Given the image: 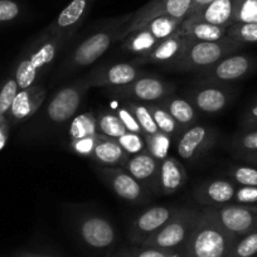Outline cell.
I'll list each match as a JSON object with an SVG mask.
<instances>
[{
  "label": "cell",
  "mask_w": 257,
  "mask_h": 257,
  "mask_svg": "<svg viewBox=\"0 0 257 257\" xmlns=\"http://www.w3.org/2000/svg\"><path fill=\"white\" fill-rule=\"evenodd\" d=\"M236 239L201 211V218L184 244L185 256L228 257Z\"/></svg>",
  "instance_id": "obj_1"
},
{
  "label": "cell",
  "mask_w": 257,
  "mask_h": 257,
  "mask_svg": "<svg viewBox=\"0 0 257 257\" xmlns=\"http://www.w3.org/2000/svg\"><path fill=\"white\" fill-rule=\"evenodd\" d=\"M242 44L229 38L216 42H192L188 41L184 52L178 61L172 64L177 71H201L217 63L224 57L233 54L242 48Z\"/></svg>",
  "instance_id": "obj_2"
},
{
  "label": "cell",
  "mask_w": 257,
  "mask_h": 257,
  "mask_svg": "<svg viewBox=\"0 0 257 257\" xmlns=\"http://www.w3.org/2000/svg\"><path fill=\"white\" fill-rule=\"evenodd\" d=\"M199 218H201V211L192 208H178L172 218L159 231L145 239L140 246L167 249V251L180 248L187 243Z\"/></svg>",
  "instance_id": "obj_3"
},
{
  "label": "cell",
  "mask_w": 257,
  "mask_h": 257,
  "mask_svg": "<svg viewBox=\"0 0 257 257\" xmlns=\"http://www.w3.org/2000/svg\"><path fill=\"white\" fill-rule=\"evenodd\" d=\"M133 16H134V13L111 22L108 27L91 34L88 38L81 42L71 56L70 62H68V68L76 70V68L87 67L93 62L97 61L106 51H108L113 42L120 39L121 32L125 28L126 24L130 22Z\"/></svg>",
  "instance_id": "obj_4"
},
{
  "label": "cell",
  "mask_w": 257,
  "mask_h": 257,
  "mask_svg": "<svg viewBox=\"0 0 257 257\" xmlns=\"http://www.w3.org/2000/svg\"><path fill=\"white\" fill-rule=\"evenodd\" d=\"M202 212L234 238L257 229V206L228 203L204 207Z\"/></svg>",
  "instance_id": "obj_5"
},
{
  "label": "cell",
  "mask_w": 257,
  "mask_h": 257,
  "mask_svg": "<svg viewBox=\"0 0 257 257\" xmlns=\"http://www.w3.org/2000/svg\"><path fill=\"white\" fill-rule=\"evenodd\" d=\"M257 70V57L251 54H229L217 63L201 70L207 83L229 85L248 77Z\"/></svg>",
  "instance_id": "obj_6"
},
{
  "label": "cell",
  "mask_w": 257,
  "mask_h": 257,
  "mask_svg": "<svg viewBox=\"0 0 257 257\" xmlns=\"http://www.w3.org/2000/svg\"><path fill=\"white\" fill-rule=\"evenodd\" d=\"M174 91L175 86L173 83L167 82L160 77L145 75L132 83L110 88L113 97L144 103L160 102L165 97L173 95Z\"/></svg>",
  "instance_id": "obj_7"
},
{
  "label": "cell",
  "mask_w": 257,
  "mask_h": 257,
  "mask_svg": "<svg viewBox=\"0 0 257 257\" xmlns=\"http://www.w3.org/2000/svg\"><path fill=\"white\" fill-rule=\"evenodd\" d=\"M192 0H152L148 6L134 13L125 28L120 34V39L126 38L128 34L144 28L149 22L158 17H173L178 19H185L189 14Z\"/></svg>",
  "instance_id": "obj_8"
},
{
  "label": "cell",
  "mask_w": 257,
  "mask_h": 257,
  "mask_svg": "<svg viewBox=\"0 0 257 257\" xmlns=\"http://www.w3.org/2000/svg\"><path fill=\"white\" fill-rule=\"evenodd\" d=\"M90 90L87 80L75 81L58 91L47 106V117L53 123H63L73 117L80 108L86 92Z\"/></svg>",
  "instance_id": "obj_9"
},
{
  "label": "cell",
  "mask_w": 257,
  "mask_h": 257,
  "mask_svg": "<svg viewBox=\"0 0 257 257\" xmlns=\"http://www.w3.org/2000/svg\"><path fill=\"white\" fill-rule=\"evenodd\" d=\"M101 179L108 188L128 203H144L148 198V189L121 167H102L97 170Z\"/></svg>",
  "instance_id": "obj_10"
},
{
  "label": "cell",
  "mask_w": 257,
  "mask_h": 257,
  "mask_svg": "<svg viewBox=\"0 0 257 257\" xmlns=\"http://www.w3.org/2000/svg\"><path fill=\"white\" fill-rule=\"evenodd\" d=\"M190 91L188 100L194 108L203 113H219L226 110L236 97V92L228 85L207 83Z\"/></svg>",
  "instance_id": "obj_11"
},
{
  "label": "cell",
  "mask_w": 257,
  "mask_h": 257,
  "mask_svg": "<svg viewBox=\"0 0 257 257\" xmlns=\"http://www.w3.org/2000/svg\"><path fill=\"white\" fill-rule=\"evenodd\" d=\"M217 142V133L204 125H193L178 137L177 152L182 159L193 162L206 154Z\"/></svg>",
  "instance_id": "obj_12"
},
{
  "label": "cell",
  "mask_w": 257,
  "mask_h": 257,
  "mask_svg": "<svg viewBox=\"0 0 257 257\" xmlns=\"http://www.w3.org/2000/svg\"><path fill=\"white\" fill-rule=\"evenodd\" d=\"M143 76L144 73L140 70V66H137L133 62H128V63L111 64L108 67L93 70L86 77V80H87L90 88H113L134 82L135 80L143 77Z\"/></svg>",
  "instance_id": "obj_13"
},
{
  "label": "cell",
  "mask_w": 257,
  "mask_h": 257,
  "mask_svg": "<svg viewBox=\"0 0 257 257\" xmlns=\"http://www.w3.org/2000/svg\"><path fill=\"white\" fill-rule=\"evenodd\" d=\"M178 207L173 206H155L140 213L133 222L128 237L135 244H142L145 239L159 231L177 212Z\"/></svg>",
  "instance_id": "obj_14"
},
{
  "label": "cell",
  "mask_w": 257,
  "mask_h": 257,
  "mask_svg": "<svg viewBox=\"0 0 257 257\" xmlns=\"http://www.w3.org/2000/svg\"><path fill=\"white\" fill-rule=\"evenodd\" d=\"M77 232L83 243L93 249L110 248L117 239V233L111 222L100 216H88L81 219Z\"/></svg>",
  "instance_id": "obj_15"
},
{
  "label": "cell",
  "mask_w": 257,
  "mask_h": 257,
  "mask_svg": "<svg viewBox=\"0 0 257 257\" xmlns=\"http://www.w3.org/2000/svg\"><path fill=\"white\" fill-rule=\"evenodd\" d=\"M187 44L188 39H185L179 33V31H177L170 37L160 41L152 51L134 59L133 63L137 64V66L147 63H159L170 68L172 64L180 58Z\"/></svg>",
  "instance_id": "obj_16"
},
{
  "label": "cell",
  "mask_w": 257,
  "mask_h": 257,
  "mask_svg": "<svg viewBox=\"0 0 257 257\" xmlns=\"http://www.w3.org/2000/svg\"><path fill=\"white\" fill-rule=\"evenodd\" d=\"M121 168H123L128 174H132L148 190H152L155 194H160V162H158L149 153L144 152L128 157Z\"/></svg>",
  "instance_id": "obj_17"
},
{
  "label": "cell",
  "mask_w": 257,
  "mask_h": 257,
  "mask_svg": "<svg viewBox=\"0 0 257 257\" xmlns=\"http://www.w3.org/2000/svg\"><path fill=\"white\" fill-rule=\"evenodd\" d=\"M92 2L93 0H72L59 13L56 21L48 27L47 32L53 34V36L59 37L62 41L70 38L85 19Z\"/></svg>",
  "instance_id": "obj_18"
},
{
  "label": "cell",
  "mask_w": 257,
  "mask_h": 257,
  "mask_svg": "<svg viewBox=\"0 0 257 257\" xmlns=\"http://www.w3.org/2000/svg\"><path fill=\"white\" fill-rule=\"evenodd\" d=\"M46 97L47 90L42 86L33 85L28 88L19 90L6 117L11 123L23 122L37 112Z\"/></svg>",
  "instance_id": "obj_19"
},
{
  "label": "cell",
  "mask_w": 257,
  "mask_h": 257,
  "mask_svg": "<svg viewBox=\"0 0 257 257\" xmlns=\"http://www.w3.org/2000/svg\"><path fill=\"white\" fill-rule=\"evenodd\" d=\"M237 184L231 179H212L202 183L194 190L197 202L206 207L222 206L233 202Z\"/></svg>",
  "instance_id": "obj_20"
},
{
  "label": "cell",
  "mask_w": 257,
  "mask_h": 257,
  "mask_svg": "<svg viewBox=\"0 0 257 257\" xmlns=\"http://www.w3.org/2000/svg\"><path fill=\"white\" fill-rule=\"evenodd\" d=\"M63 42L59 37L53 36L47 31L41 38L34 42L26 58L28 59L32 67L38 72V75H41L43 71L47 70V67L51 66Z\"/></svg>",
  "instance_id": "obj_21"
},
{
  "label": "cell",
  "mask_w": 257,
  "mask_h": 257,
  "mask_svg": "<svg viewBox=\"0 0 257 257\" xmlns=\"http://www.w3.org/2000/svg\"><path fill=\"white\" fill-rule=\"evenodd\" d=\"M128 157L130 155L120 147L116 139L98 133L95 135V147L91 155L93 162L103 167H122Z\"/></svg>",
  "instance_id": "obj_22"
},
{
  "label": "cell",
  "mask_w": 257,
  "mask_h": 257,
  "mask_svg": "<svg viewBox=\"0 0 257 257\" xmlns=\"http://www.w3.org/2000/svg\"><path fill=\"white\" fill-rule=\"evenodd\" d=\"M187 179L188 177L185 168L174 157H167L160 162V194L169 196V194L178 192L184 187Z\"/></svg>",
  "instance_id": "obj_23"
},
{
  "label": "cell",
  "mask_w": 257,
  "mask_h": 257,
  "mask_svg": "<svg viewBox=\"0 0 257 257\" xmlns=\"http://www.w3.org/2000/svg\"><path fill=\"white\" fill-rule=\"evenodd\" d=\"M234 2L236 0H213L202 11L188 17V19L206 22V23L214 24V26L228 28L229 26L233 24Z\"/></svg>",
  "instance_id": "obj_24"
},
{
  "label": "cell",
  "mask_w": 257,
  "mask_h": 257,
  "mask_svg": "<svg viewBox=\"0 0 257 257\" xmlns=\"http://www.w3.org/2000/svg\"><path fill=\"white\" fill-rule=\"evenodd\" d=\"M185 39L192 42H216L226 38L227 28L206 23V22L185 19L178 29Z\"/></svg>",
  "instance_id": "obj_25"
},
{
  "label": "cell",
  "mask_w": 257,
  "mask_h": 257,
  "mask_svg": "<svg viewBox=\"0 0 257 257\" xmlns=\"http://www.w3.org/2000/svg\"><path fill=\"white\" fill-rule=\"evenodd\" d=\"M158 103H160L172 115V117L177 121L182 130L196 125L197 120H198L197 110L190 103L189 100L170 95Z\"/></svg>",
  "instance_id": "obj_26"
},
{
  "label": "cell",
  "mask_w": 257,
  "mask_h": 257,
  "mask_svg": "<svg viewBox=\"0 0 257 257\" xmlns=\"http://www.w3.org/2000/svg\"><path fill=\"white\" fill-rule=\"evenodd\" d=\"M159 42V39L155 38L148 29L142 28L139 31L134 32V33L128 34L125 41L122 42V44H121V48L125 52L142 56V54L152 51Z\"/></svg>",
  "instance_id": "obj_27"
},
{
  "label": "cell",
  "mask_w": 257,
  "mask_h": 257,
  "mask_svg": "<svg viewBox=\"0 0 257 257\" xmlns=\"http://www.w3.org/2000/svg\"><path fill=\"white\" fill-rule=\"evenodd\" d=\"M147 106L149 108L150 113H152L153 118H154L155 123H157L158 128H159V132L164 133V134L169 135L172 138L179 137L183 130L178 125L177 121L172 117V115L160 103L150 102L147 103Z\"/></svg>",
  "instance_id": "obj_28"
},
{
  "label": "cell",
  "mask_w": 257,
  "mask_h": 257,
  "mask_svg": "<svg viewBox=\"0 0 257 257\" xmlns=\"http://www.w3.org/2000/svg\"><path fill=\"white\" fill-rule=\"evenodd\" d=\"M96 122H97V133L105 137L117 139L127 133L115 112L103 111L100 115L96 116Z\"/></svg>",
  "instance_id": "obj_29"
},
{
  "label": "cell",
  "mask_w": 257,
  "mask_h": 257,
  "mask_svg": "<svg viewBox=\"0 0 257 257\" xmlns=\"http://www.w3.org/2000/svg\"><path fill=\"white\" fill-rule=\"evenodd\" d=\"M184 21L185 19H178L168 16L158 17V18L149 22L144 28L148 29L155 38L159 39V41H163V39L168 38L172 34H174L180 28V26H182V23Z\"/></svg>",
  "instance_id": "obj_30"
},
{
  "label": "cell",
  "mask_w": 257,
  "mask_h": 257,
  "mask_svg": "<svg viewBox=\"0 0 257 257\" xmlns=\"http://www.w3.org/2000/svg\"><path fill=\"white\" fill-rule=\"evenodd\" d=\"M125 106L132 111V113L139 122L143 130V135H153L159 132L147 103L137 102V101H126Z\"/></svg>",
  "instance_id": "obj_31"
},
{
  "label": "cell",
  "mask_w": 257,
  "mask_h": 257,
  "mask_svg": "<svg viewBox=\"0 0 257 257\" xmlns=\"http://www.w3.org/2000/svg\"><path fill=\"white\" fill-rule=\"evenodd\" d=\"M147 145V152L154 157L158 162H162L169 157V149L172 145V137L158 132L153 135H143Z\"/></svg>",
  "instance_id": "obj_32"
},
{
  "label": "cell",
  "mask_w": 257,
  "mask_h": 257,
  "mask_svg": "<svg viewBox=\"0 0 257 257\" xmlns=\"http://www.w3.org/2000/svg\"><path fill=\"white\" fill-rule=\"evenodd\" d=\"M96 134H97V122H96V116L92 112H85L82 115H78L71 123V140L93 137Z\"/></svg>",
  "instance_id": "obj_33"
},
{
  "label": "cell",
  "mask_w": 257,
  "mask_h": 257,
  "mask_svg": "<svg viewBox=\"0 0 257 257\" xmlns=\"http://www.w3.org/2000/svg\"><path fill=\"white\" fill-rule=\"evenodd\" d=\"M228 179L242 187H257V167L251 164H234L227 169Z\"/></svg>",
  "instance_id": "obj_34"
},
{
  "label": "cell",
  "mask_w": 257,
  "mask_h": 257,
  "mask_svg": "<svg viewBox=\"0 0 257 257\" xmlns=\"http://www.w3.org/2000/svg\"><path fill=\"white\" fill-rule=\"evenodd\" d=\"M227 38L236 43H257V23H233L227 28Z\"/></svg>",
  "instance_id": "obj_35"
},
{
  "label": "cell",
  "mask_w": 257,
  "mask_h": 257,
  "mask_svg": "<svg viewBox=\"0 0 257 257\" xmlns=\"http://www.w3.org/2000/svg\"><path fill=\"white\" fill-rule=\"evenodd\" d=\"M231 148L233 154L257 152V127L242 128L241 132L234 134Z\"/></svg>",
  "instance_id": "obj_36"
},
{
  "label": "cell",
  "mask_w": 257,
  "mask_h": 257,
  "mask_svg": "<svg viewBox=\"0 0 257 257\" xmlns=\"http://www.w3.org/2000/svg\"><path fill=\"white\" fill-rule=\"evenodd\" d=\"M228 257H257V229L237 238Z\"/></svg>",
  "instance_id": "obj_37"
},
{
  "label": "cell",
  "mask_w": 257,
  "mask_h": 257,
  "mask_svg": "<svg viewBox=\"0 0 257 257\" xmlns=\"http://www.w3.org/2000/svg\"><path fill=\"white\" fill-rule=\"evenodd\" d=\"M233 23H257V0H236Z\"/></svg>",
  "instance_id": "obj_38"
},
{
  "label": "cell",
  "mask_w": 257,
  "mask_h": 257,
  "mask_svg": "<svg viewBox=\"0 0 257 257\" xmlns=\"http://www.w3.org/2000/svg\"><path fill=\"white\" fill-rule=\"evenodd\" d=\"M38 76V72L32 67L31 63H29L27 58L21 59V62L17 66L16 73H14V78H16L17 83H18L19 90H23V88H28L31 86H33V83L36 82Z\"/></svg>",
  "instance_id": "obj_39"
},
{
  "label": "cell",
  "mask_w": 257,
  "mask_h": 257,
  "mask_svg": "<svg viewBox=\"0 0 257 257\" xmlns=\"http://www.w3.org/2000/svg\"><path fill=\"white\" fill-rule=\"evenodd\" d=\"M18 91V83L14 77L8 78L3 83V86L0 87V115L6 116L8 113Z\"/></svg>",
  "instance_id": "obj_40"
},
{
  "label": "cell",
  "mask_w": 257,
  "mask_h": 257,
  "mask_svg": "<svg viewBox=\"0 0 257 257\" xmlns=\"http://www.w3.org/2000/svg\"><path fill=\"white\" fill-rule=\"evenodd\" d=\"M117 143L120 147L127 153L130 157L132 155L140 154V153L147 152V145H145V140L143 135L134 134V133H126L122 137L117 138Z\"/></svg>",
  "instance_id": "obj_41"
},
{
  "label": "cell",
  "mask_w": 257,
  "mask_h": 257,
  "mask_svg": "<svg viewBox=\"0 0 257 257\" xmlns=\"http://www.w3.org/2000/svg\"><path fill=\"white\" fill-rule=\"evenodd\" d=\"M113 112L117 115V117L120 118V121L122 122V125L125 126V128L128 133H134V134L143 135V130L142 127H140L139 122H138L135 116L132 113V111L128 110L125 105L117 106V107L113 110Z\"/></svg>",
  "instance_id": "obj_42"
},
{
  "label": "cell",
  "mask_w": 257,
  "mask_h": 257,
  "mask_svg": "<svg viewBox=\"0 0 257 257\" xmlns=\"http://www.w3.org/2000/svg\"><path fill=\"white\" fill-rule=\"evenodd\" d=\"M232 203L257 206V187H242V185H237Z\"/></svg>",
  "instance_id": "obj_43"
},
{
  "label": "cell",
  "mask_w": 257,
  "mask_h": 257,
  "mask_svg": "<svg viewBox=\"0 0 257 257\" xmlns=\"http://www.w3.org/2000/svg\"><path fill=\"white\" fill-rule=\"evenodd\" d=\"M70 147L71 150L75 152L77 155H80V157L91 159L93 147H95V135H93V137H86L81 138V139L71 140Z\"/></svg>",
  "instance_id": "obj_44"
},
{
  "label": "cell",
  "mask_w": 257,
  "mask_h": 257,
  "mask_svg": "<svg viewBox=\"0 0 257 257\" xmlns=\"http://www.w3.org/2000/svg\"><path fill=\"white\" fill-rule=\"evenodd\" d=\"M168 254L169 251L167 249L139 246V248L125 249L118 254V257H168Z\"/></svg>",
  "instance_id": "obj_45"
},
{
  "label": "cell",
  "mask_w": 257,
  "mask_h": 257,
  "mask_svg": "<svg viewBox=\"0 0 257 257\" xmlns=\"http://www.w3.org/2000/svg\"><path fill=\"white\" fill-rule=\"evenodd\" d=\"M21 14V7L14 0H0V24L17 19Z\"/></svg>",
  "instance_id": "obj_46"
},
{
  "label": "cell",
  "mask_w": 257,
  "mask_h": 257,
  "mask_svg": "<svg viewBox=\"0 0 257 257\" xmlns=\"http://www.w3.org/2000/svg\"><path fill=\"white\" fill-rule=\"evenodd\" d=\"M241 128H256L257 127V98L252 101L246 110L243 111L239 121Z\"/></svg>",
  "instance_id": "obj_47"
},
{
  "label": "cell",
  "mask_w": 257,
  "mask_h": 257,
  "mask_svg": "<svg viewBox=\"0 0 257 257\" xmlns=\"http://www.w3.org/2000/svg\"><path fill=\"white\" fill-rule=\"evenodd\" d=\"M234 158L238 159L239 162L257 167V152L243 153V154H234Z\"/></svg>",
  "instance_id": "obj_48"
},
{
  "label": "cell",
  "mask_w": 257,
  "mask_h": 257,
  "mask_svg": "<svg viewBox=\"0 0 257 257\" xmlns=\"http://www.w3.org/2000/svg\"><path fill=\"white\" fill-rule=\"evenodd\" d=\"M9 121L6 120L3 123H0V150L6 147L9 137Z\"/></svg>",
  "instance_id": "obj_49"
},
{
  "label": "cell",
  "mask_w": 257,
  "mask_h": 257,
  "mask_svg": "<svg viewBox=\"0 0 257 257\" xmlns=\"http://www.w3.org/2000/svg\"><path fill=\"white\" fill-rule=\"evenodd\" d=\"M212 2H213V0H192V7H190V11H189V14H188V17L193 16V14H196L197 12L202 11L204 7L211 4Z\"/></svg>",
  "instance_id": "obj_50"
},
{
  "label": "cell",
  "mask_w": 257,
  "mask_h": 257,
  "mask_svg": "<svg viewBox=\"0 0 257 257\" xmlns=\"http://www.w3.org/2000/svg\"><path fill=\"white\" fill-rule=\"evenodd\" d=\"M14 257H51V256H47V254L43 253H38V252H29V251H22L16 253Z\"/></svg>",
  "instance_id": "obj_51"
},
{
  "label": "cell",
  "mask_w": 257,
  "mask_h": 257,
  "mask_svg": "<svg viewBox=\"0 0 257 257\" xmlns=\"http://www.w3.org/2000/svg\"><path fill=\"white\" fill-rule=\"evenodd\" d=\"M168 257H185L184 246L180 247V248L170 249V251H169V254H168Z\"/></svg>",
  "instance_id": "obj_52"
},
{
  "label": "cell",
  "mask_w": 257,
  "mask_h": 257,
  "mask_svg": "<svg viewBox=\"0 0 257 257\" xmlns=\"http://www.w3.org/2000/svg\"><path fill=\"white\" fill-rule=\"evenodd\" d=\"M185 257H187V256H185Z\"/></svg>",
  "instance_id": "obj_53"
}]
</instances>
